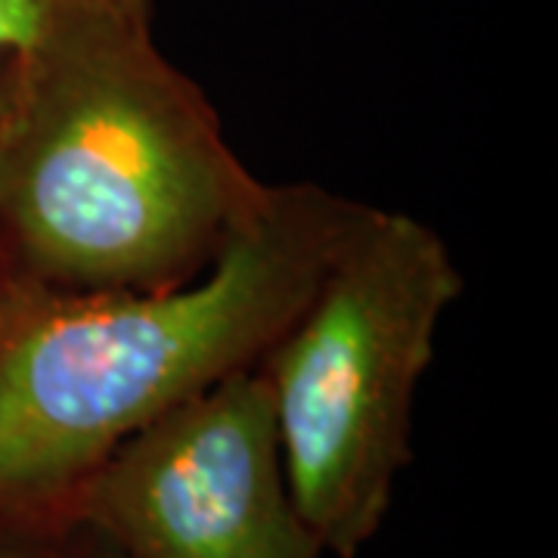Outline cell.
I'll return each mask as SVG.
<instances>
[{
	"label": "cell",
	"instance_id": "obj_7",
	"mask_svg": "<svg viewBox=\"0 0 558 558\" xmlns=\"http://www.w3.org/2000/svg\"><path fill=\"white\" fill-rule=\"evenodd\" d=\"M69 553L72 558H128L116 543H109L100 531L78 519L69 521Z\"/></svg>",
	"mask_w": 558,
	"mask_h": 558
},
{
	"label": "cell",
	"instance_id": "obj_4",
	"mask_svg": "<svg viewBox=\"0 0 558 558\" xmlns=\"http://www.w3.org/2000/svg\"><path fill=\"white\" fill-rule=\"evenodd\" d=\"M72 519L128 558H319L295 509L260 366L240 369L121 444Z\"/></svg>",
	"mask_w": 558,
	"mask_h": 558
},
{
	"label": "cell",
	"instance_id": "obj_5",
	"mask_svg": "<svg viewBox=\"0 0 558 558\" xmlns=\"http://www.w3.org/2000/svg\"><path fill=\"white\" fill-rule=\"evenodd\" d=\"M78 3L84 0H0V62L32 47Z\"/></svg>",
	"mask_w": 558,
	"mask_h": 558
},
{
	"label": "cell",
	"instance_id": "obj_6",
	"mask_svg": "<svg viewBox=\"0 0 558 558\" xmlns=\"http://www.w3.org/2000/svg\"><path fill=\"white\" fill-rule=\"evenodd\" d=\"M0 558H72L69 524L0 521Z\"/></svg>",
	"mask_w": 558,
	"mask_h": 558
},
{
	"label": "cell",
	"instance_id": "obj_8",
	"mask_svg": "<svg viewBox=\"0 0 558 558\" xmlns=\"http://www.w3.org/2000/svg\"><path fill=\"white\" fill-rule=\"evenodd\" d=\"M0 286H3V270H0Z\"/></svg>",
	"mask_w": 558,
	"mask_h": 558
},
{
	"label": "cell",
	"instance_id": "obj_1",
	"mask_svg": "<svg viewBox=\"0 0 558 558\" xmlns=\"http://www.w3.org/2000/svg\"><path fill=\"white\" fill-rule=\"evenodd\" d=\"M267 186L199 84L161 53L149 0H84L0 62L10 289L84 299L190 282Z\"/></svg>",
	"mask_w": 558,
	"mask_h": 558
},
{
	"label": "cell",
	"instance_id": "obj_3",
	"mask_svg": "<svg viewBox=\"0 0 558 558\" xmlns=\"http://www.w3.org/2000/svg\"><path fill=\"white\" fill-rule=\"evenodd\" d=\"M462 289L435 227L373 208L258 363L289 490L323 553L357 558L379 534L410 462L418 381Z\"/></svg>",
	"mask_w": 558,
	"mask_h": 558
},
{
	"label": "cell",
	"instance_id": "obj_2",
	"mask_svg": "<svg viewBox=\"0 0 558 558\" xmlns=\"http://www.w3.org/2000/svg\"><path fill=\"white\" fill-rule=\"evenodd\" d=\"M369 215L279 183L190 282L84 299L0 286V521L69 524L124 440L258 366Z\"/></svg>",
	"mask_w": 558,
	"mask_h": 558
}]
</instances>
